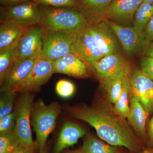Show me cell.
Instances as JSON below:
<instances>
[{"label": "cell", "instance_id": "6da1fadb", "mask_svg": "<svg viewBox=\"0 0 153 153\" xmlns=\"http://www.w3.org/2000/svg\"><path fill=\"white\" fill-rule=\"evenodd\" d=\"M67 110L74 117L92 126L100 138L110 145L125 148L131 153H139L146 148L128 122L115 113L109 102Z\"/></svg>", "mask_w": 153, "mask_h": 153}, {"label": "cell", "instance_id": "7a4b0ae2", "mask_svg": "<svg viewBox=\"0 0 153 153\" xmlns=\"http://www.w3.org/2000/svg\"><path fill=\"white\" fill-rule=\"evenodd\" d=\"M39 6L42 13L40 24L46 29L74 32L89 25L85 17L73 7Z\"/></svg>", "mask_w": 153, "mask_h": 153}, {"label": "cell", "instance_id": "3957f363", "mask_svg": "<svg viewBox=\"0 0 153 153\" xmlns=\"http://www.w3.org/2000/svg\"><path fill=\"white\" fill-rule=\"evenodd\" d=\"M60 110V105L56 102L47 105L39 99L34 104L32 123L36 134V145L39 152L44 149L49 135L54 130Z\"/></svg>", "mask_w": 153, "mask_h": 153}, {"label": "cell", "instance_id": "277c9868", "mask_svg": "<svg viewBox=\"0 0 153 153\" xmlns=\"http://www.w3.org/2000/svg\"><path fill=\"white\" fill-rule=\"evenodd\" d=\"M76 32L46 29L41 56L55 61L67 54L73 53Z\"/></svg>", "mask_w": 153, "mask_h": 153}, {"label": "cell", "instance_id": "5b68a950", "mask_svg": "<svg viewBox=\"0 0 153 153\" xmlns=\"http://www.w3.org/2000/svg\"><path fill=\"white\" fill-rule=\"evenodd\" d=\"M41 18L40 6L31 1L15 5L1 7V23L10 22L26 29L40 24Z\"/></svg>", "mask_w": 153, "mask_h": 153}, {"label": "cell", "instance_id": "8992f818", "mask_svg": "<svg viewBox=\"0 0 153 153\" xmlns=\"http://www.w3.org/2000/svg\"><path fill=\"white\" fill-rule=\"evenodd\" d=\"M33 106V96L30 93H24L18 100L15 108L16 126L14 132L19 144L36 148L30 125Z\"/></svg>", "mask_w": 153, "mask_h": 153}, {"label": "cell", "instance_id": "52a82bcc", "mask_svg": "<svg viewBox=\"0 0 153 153\" xmlns=\"http://www.w3.org/2000/svg\"><path fill=\"white\" fill-rule=\"evenodd\" d=\"M46 28L39 25L25 29L16 45L18 58L22 60L41 56Z\"/></svg>", "mask_w": 153, "mask_h": 153}, {"label": "cell", "instance_id": "ba28073f", "mask_svg": "<svg viewBox=\"0 0 153 153\" xmlns=\"http://www.w3.org/2000/svg\"><path fill=\"white\" fill-rule=\"evenodd\" d=\"M105 22L118 39L127 55L132 56L146 52L151 42L133 27H124L108 20Z\"/></svg>", "mask_w": 153, "mask_h": 153}, {"label": "cell", "instance_id": "9c48e42d", "mask_svg": "<svg viewBox=\"0 0 153 153\" xmlns=\"http://www.w3.org/2000/svg\"><path fill=\"white\" fill-rule=\"evenodd\" d=\"M54 61L39 57L29 74L15 91V93L21 92L30 93L40 89L51 78L54 73Z\"/></svg>", "mask_w": 153, "mask_h": 153}, {"label": "cell", "instance_id": "30bf717a", "mask_svg": "<svg viewBox=\"0 0 153 153\" xmlns=\"http://www.w3.org/2000/svg\"><path fill=\"white\" fill-rule=\"evenodd\" d=\"M131 94L138 99L148 115L153 112V81L140 69L131 73Z\"/></svg>", "mask_w": 153, "mask_h": 153}, {"label": "cell", "instance_id": "8fae6325", "mask_svg": "<svg viewBox=\"0 0 153 153\" xmlns=\"http://www.w3.org/2000/svg\"><path fill=\"white\" fill-rule=\"evenodd\" d=\"M37 58L22 60L18 58L12 64L4 76L1 85V92L13 93L27 77Z\"/></svg>", "mask_w": 153, "mask_h": 153}, {"label": "cell", "instance_id": "7c38bea8", "mask_svg": "<svg viewBox=\"0 0 153 153\" xmlns=\"http://www.w3.org/2000/svg\"><path fill=\"white\" fill-rule=\"evenodd\" d=\"M87 26L76 31L73 53L90 66L104 56L88 30Z\"/></svg>", "mask_w": 153, "mask_h": 153}, {"label": "cell", "instance_id": "4fadbf2b", "mask_svg": "<svg viewBox=\"0 0 153 153\" xmlns=\"http://www.w3.org/2000/svg\"><path fill=\"white\" fill-rule=\"evenodd\" d=\"M87 29L104 56L118 53L114 33L105 21L88 25Z\"/></svg>", "mask_w": 153, "mask_h": 153}, {"label": "cell", "instance_id": "5bb4252c", "mask_svg": "<svg viewBox=\"0 0 153 153\" xmlns=\"http://www.w3.org/2000/svg\"><path fill=\"white\" fill-rule=\"evenodd\" d=\"M143 1L113 0L108 11V20L124 27L133 23L134 15Z\"/></svg>", "mask_w": 153, "mask_h": 153}, {"label": "cell", "instance_id": "9a60e30c", "mask_svg": "<svg viewBox=\"0 0 153 153\" xmlns=\"http://www.w3.org/2000/svg\"><path fill=\"white\" fill-rule=\"evenodd\" d=\"M113 0H76L74 8L87 19L89 25L107 20L108 8Z\"/></svg>", "mask_w": 153, "mask_h": 153}, {"label": "cell", "instance_id": "2e32d148", "mask_svg": "<svg viewBox=\"0 0 153 153\" xmlns=\"http://www.w3.org/2000/svg\"><path fill=\"white\" fill-rule=\"evenodd\" d=\"M129 65L118 53L104 56L91 65L100 80L116 76L125 70Z\"/></svg>", "mask_w": 153, "mask_h": 153}, {"label": "cell", "instance_id": "e0dca14e", "mask_svg": "<svg viewBox=\"0 0 153 153\" xmlns=\"http://www.w3.org/2000/svg\"><path fill=\"white\" fill-rule=\"evenodd\" d=\"M88 64L74 53H70L54 61V73L84 78L89 75Z\"/></svg>", "mask_w": 153, "mask_h": 153}, {"label": "cell", "instance_id": "ac0fdd59", "mask_svg": "<svg viewBox=\"0 0 153 153\" xmlns=\"http://www.w3.org/2000/svg\"><path fill=\"white\" fill-rule=\"evenodd\" d=\"M129 102L130 111L127 118L128 122L137 135L146 146V124L148 114L135 95L131 94Z\"/></svg>", "mask_w": 153, "mask_h": 153}, {"label": "cell", "instance_id": "d6986e66", "mask_svg": "<svg viewBox=\"0 0 153 153\" xmlns=\"http://www.w3.org/2000/svg\"><path fill=\"white\" fill-rule=\"evenodd\" d=\"M85 134V130L79 126L71 122L66 123L55 144L54 153H60L66 148L72 146Z\"/></svg>", "mask_w": 153, "mask_h": 153}, {"label": "cell", "instance_id": "ffe728a7", "mask_svg": "<svg viewBox=\"0 0 153 153\" xmlns=\"http://www.w3.org/2000/svg\"><path fill=\"white\" fill-rule=\"evenodd\" d=\"M123 148L110 145L95 136L88 134L83 141L82 151L87 153H126Z\"/></svg>", "mask_w": 153, "mask_h": 153}, {"label": "cell", "instance_id": "44dd1931", "mask_svg": "<svg viewBox=\"0 0 153 153\" xmlns=\"http://www.w3.org/2000/svg\"><path fill=\"white\" fill-rule=\"evenodd\" d=\"M25 29L11 22H1L0 49L15 47Z\"/></svg>", "mask_w": 153, "mask_h": 153}, {"label": "cell", "instance_id": "7402d4cb", "mask_svg": "<svg viewBox=\"0 0 153 153\" xmlns=\"http://www.w3.org/2000/svg\"><path fill=\"white\" fill-rule=\"evenodd\" d=\"M131 70L129 66L124 77L120 96L113 106L115 113L125 119L130 111L129 99L131 95Z\"/></svg>", "mask_w": 153, "mask_h": 153}, {"label": "cell", "instance_id": "603a6c76", "mask_svg": "<svg viewBox=\"0 0 153 153\" xmlns=\"http://www.w3.org/2000/svg\"><path fill=\"white\" fill-rule=\"evenodd\" d=\"M128 66L125 70L114 76L100 80L104 89L105 97L110 103L115 104L117 101L121 92L123 82Z\"/></svg>", "mask_w": 153, "mask_h": 153}, {"label": "cell", "instance_id": "cb8c5ba5", "mask_svg": "<svg viewBox=\"0 0 153 153\" xmlns=\"http://www.w3.org/2000/svg\"><path fill=\"white\" fill-rule=\"evenodd\" d=\"M153 16V4L143 2L136 11L133 20V27L143 34Z\"/></svg>", "mask_w": 153, "mask_h": 153}, {"label": "cell", "instance_id": "d4e9b609", "mask_svg": "<svg viewBox=\"0 0 153 153\" xmlns=\"http://www.w3.org/2000/svg\"><path fill=\"white\" fill-rule=\"evenodd\" d=\"M18 58L16 46L0 49V84L2 82L6 72Z\"/></svg>", "mask_w": 153, "mask_h": 153}, {"label": "cell", "instance_id": "484cf974", "mask_svg": "<svg viewBox=\"0 0 153 153\" xmlns=\"http://www.w3.org/2000/svg\"><path fill=\"white\" fill-rule=\"evenodd\" d=\"M19 145L14 131L0 133V153H13Z\"/></svg>", "mask_w": 153, "mask_h": 153}, {"label": "cell", "instance_id": "4316f807", "mask_svg": "<svg viewBox=\"0 0 153 153\" xmlns=\"http://www.w3.org/2000/svg\"><path fill=\"white\" fill-rule=\"evenodd\" d=\"M0 101V119L12 113L14 105L15 93H4Z\"/></svg>", "mask_w": 153, "mask_h": 153}, {"label": "cell", "instance_id": "83f0119b", "mask_svg": "<svg viewBox=\"0 0 153 153\" xmlns=\"http://www.w3.org/2000/svg\"><path fill=\"white\" fill-rule=\"evenodd\" d=\"M56 92L61 97L68 98L74 93L75 87L72 82L65 79H61L57 82L55 87Z\"/></svg>", "mask_w": 153, "mask_h": 153}, {"label": "cell", "instance_id": "f1b7e54d", "mask_svg": "<svg viewBox=\"0 0 153 153\" xmlns=\"http://www.w3.org/2000/svg\"><path fill=\"white\" fill-rule=\"evenodd\" d=\"M16 126V112L11 113L0 119V133L15 131Z\"/></svg>", "mask_w": 153, "mask_h": 153}, {"label": "cell", "instance_id": "f546056e", "mask_svg": "<svg viewBox=\"0 0 153 153\" xmlns=\"http://www.w3.org/2000/svg\"><path fill=\"white\" fill-rule=\"evenodd\" d=\"M38 5L55 7H75L76 0H31Z\"/></svg>", "mask_w": 153, "mask_h": 153}, {"label": "cell", "instance_id": "4dcf8cb0", "mask_svg": "<svg viewBox=\"0 0 153 153\" xmlns=\"http://www.w3.org/2000/svg\"><path fill=\"white\" fill-rule=\"evenodd\" d=\"M141 71L153 80V58L145 56L143 57L140 62Z\"/></svg>", "mask_w": 153, "mask_h": 153}, {"label": "cell", "instance_id": "1f68e13d", "mask_svg": "<svg viewBox=\"0 0 153 153\" xmlns=\"http://www.w3.org/2000/svg\"><path fill=\"white\" fill-rule=\"evenodd\" d=\"M145 147L148 149L153 148V117L148 124L146 131V141Z\"/></svg>", "mask_w": 153, "mask_h": 153}, {"label": "cell", "instance_id": "d6a6232c", "mask_svg": "<svg viewBox=\"0 0 153 153\" xmlns=\"http://www.w3.org/2000/svg\"><path fill=\"white\" fill-rule=\"evenodd\" d=\"M143 35L148 41H153V16L145 29Z\"/></svg>", "mask_w": 153, "mask_h": 153}, {"label": "cell", "instance_id": "836d02e7", "mask_svg": "<svg viewBox=\"0 0 153 153\" xmlns=\"http://www.w3.org/2000/svg\"><path fill=\"white\" fill-rule=\"evenodd\" d=\"M35 148L19 144L13 153H34Z\"/></svg>", "mask_w": 153, "mask_h": 153}, {"label": "cell", "instance_id": "e575fe53", "mask_svg": "<svg viewBox=\"0 0 153 153\" xmlns=\"http://www.w3.org/2000/svg\"><path fill=\"white\" fill-rule=\"evenodd\" d=\"M30 1L31 0H0V2L2 6L8 7Z\"/></svg>", "mask_w": 153, "mask_h": 153}, {"label": "cell", "instance_id": "d590c367", "mask_svg": "<svg viewBox=\"0 0 153 153\" xmlns=\"http://www.w3.org/2000/svg\"><path fill=\"white\" fill-rule=\"evenodd\" d=\"M145 56L153 58V41H151L145 52Z\"/></svg>", "mask_w": 153, "mask_h": 153}, {"label": "cell", "instance_id": "8d00e7d4", "mask_svg": "<svg viewBox=\"0 0 153 153\" xmlns=\"http://www.w3.org/2000/svg\"><path fill=\"white\" fill-rule=\"evenodd\" d=\"M138 153H153V149H148L145 148Z\"/></svg>", "mask_w": 153, "mask_h": 153}, {"label": "cell", "instance_id": "74e56055", "mask_svg": "<svg viewBox=\"0 0 153 153\" xmlns=\"http://www.w3.org/2000/svg\"><path fill=\"white\" fill-rule=\"evenodd\" d=\"M143 2L150 3L153 4V0H144Z\"/></svg>", "mask_w": 153, "mask_h": 153}, {"label": "cell", "instance_id": "f35d334b", "mask_svg": "<svg viewBox=\"0 0 153 153\" xmlns=\"http://www.w3.org/2000/svg\"><path fill=\"white\" fill-rule=\"evenodd\" d=\"M39 153H47V152L46 149H44V150H43L41 151V152H39Z\"/></svg>", "mask_w": 153, "mask_h": 153}, {"label": "cell", "instance_id": "ab89813d", "mask_svg": "<svg viewBox=\"0 0 153 153\" xmlns=\"http://www.w3.org/2000/svg\"><path fill=\"white\" fill-rule=\"evenodd\" d=\"M66 153H76L75 152H71V151H69V152H66Z\"/></svg>", "mask_w": 153, "mask_h": 153}, {"label": "cell", "instance_id": "60d3db41", "mask_svg": "<svg viewBox=\"0 0 153 153\" xmlns=\"http://www.w3.org/2000/svg\"><path fill=\"white\" fill-rule=\"evenodd\" d=\"M87 153L83 152H82V153Z\"/></svg>", "mask_w": 153, "mask_h": 153}, {"label": "cell", "instance_id": "b9f144b4", "mask_svg": "<svg viewBox=\"0 0 153 153\" xmlns=\"http://www.w3.org/2000/svg\"></svg>", "mask_w": 153, "mask_h": 153}]
</instances>
